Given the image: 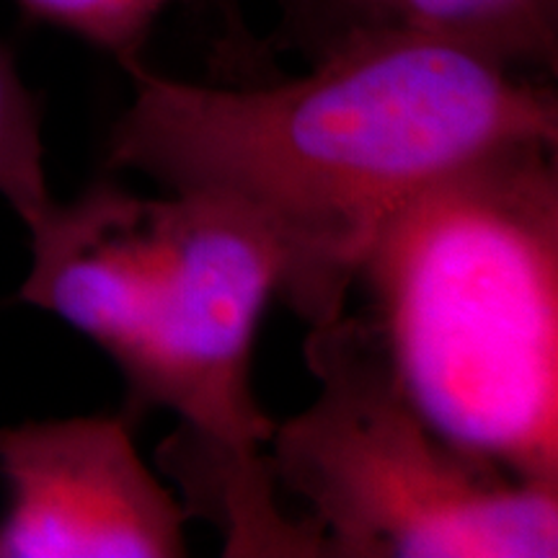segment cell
Instances as JSON below:
<instances>
[{
	"instance_id": "1",
	"label": "cell",
	"mask_w": 558,
	"mask_h": 558,
	"mask_svg": "<svg viewBox=\"0 0 558 558\" xmlns=\"http://www.w3.org/2000/svg\"><path fill=\"white\" fill-rule=\"evenodd\" d=\"M124 70L111 169L246 215L308 326L347 313L375 235L422 186L501 145L558 143L554 78L452 41H369L254 86Z\"/></svg>"
},
{
	"instance_id": "2",
	"label": "cell",
	"mask_w": 558,
	"mask_h": 558,
	"mask_svg": "<svg viewBox=\"0 0 558 558\" xmlns=\"http://www.w3.org/2000/svg\"><path fill=\"white\" fill-rule=\"evenodd\" d=\"M558 143L465 160L390 215L362 262L367 320L445 439L558 488Z\"/></svg>"
},
{
	"instance_id": "3",
	"label": "cell",
	"mask_w": 558,
	"mask_h": 558,
	"mask_svg": "<svg viewBox=\"0 0 558 558\" xmlns=\"http://www.w3.org/2000/svg\"><path fill=\"white\" fill-rule=\"evenodd\" d=\"M29 251L19 300L114 362L130 416L179 418L163 452L228 473L267 469L277 422L256 401L251 365L282 269L246 215L96 181L29 228Z\"/></svg>"
},
{
	"instance_id": "4",
	"label": "cell",
	"mask_w": 558,
	"mask_h": 558,
	"mask_svg": "<svg viewBox=\"0 0 558 558\" xmlns=\"http://www.w3.org/2000/svg\"><path fill=\"white\" fill-rule=\"evenodd\" d=\"M303 354L318 393L275 424L267 458L326 556H558V488L509 476L429 427L365 316L308 326Z\"/></svg>"
},
{
	"instance_id": "5",
	"label": "cell",
	"mask_w": 558,
	"mask_h": 558,
	"mask_svg": "<svg viewBox=\"0 0 558 558\" xmlns=\"http://www.w3.org/2000/svg\"><path fill=\"white\" fill-rule=\"evenodd\" d=\"M135 416L0 427V558H181V501L140 456Z\"/></svg>"
},
{
	"instance_id": "6",
	"label": "cell",
	"mask_w": 558,
	"mask_h": 558,
	"mask_svg": "<svg viewBox=\"0 0 558 558\" xmlns=\"http://www.w3.org/2000/svg\"><path fill=\"white\" fill-rule=\"evenodd\" d=\"M277 50L303 65L386 39H439L556 78L558 0H267Z\"/></svg>"
},
{
	"instance_id": "7",
	"label": "cell",
	"mask_w": 558,
	"mask_h": 558,
	"mask_svg": "<svg viewBox=\"0 0 558 558\" xmlns=\"http://www.w3.org/2000/svg\"><path fill=\"white\" fill-rule=\"evenodd\" d=\"M0 199L29 230L54 207L45 166L41 109L0 41Z\"/></svg>"
},
{
	"instance_id": "8",
	"label": "cell",
	"mask_w": 558,
	"mask_h": 558,
	"mask_svg": "<svg viewBox=\"0 0 558 558\" xmlns=\"http://www.w3.org/2000/svg\"><path fill=\"white\" fill-rule=\"evenodd\" d=\"M32 16L75 34L122 68L143 60V47L171 0H19Z\"/></svg>"
}]
</instances>
